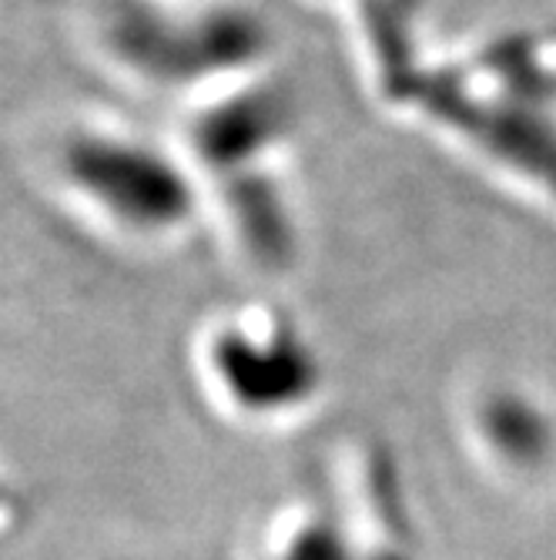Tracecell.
<instances>
[{"label": "cell", "instance_id": "2", "mask_svg": "<svg viewBox=\"0 0 556 560\" xmlns=\"http://www.w3.org/2000/svg\"><path fill=\"white\" fill-rule=\"evenodd\" d=\"M55 172L78 206L134 242H165L191 229L205 188L185 155L115 128H74L55 151Z\"/></svg>", "mask_w": 556, "mask_h": 560}, {"label": "cell", "instance_id": "4", "mask_svg": "<svg viewBox=\"0 0 556 560\" xmlns=\"http://www.w3.org/2000/svg\"><path fill=\"white\" fill-rule=\"evenodd\" d=\"M295 128L292 94L256 74L201 101L185 138V159L201 182L272 165Z\"/></svg>", "mask_w": 556, "mask_h": 560}, {"label": "cell", "instance_id": "3", "mask_svg": "<svg viewBox=\"0 0 556 560\" xmlns=\"http://www.w3.org/2000/svg\"><path fill=\"white\" fill-rule=\"evenodd\" d=\"M205 373L241 417L288 413L319 389V360L295 323L275 313H238L205 342Z\"/></svg>", "mask_w": 556, "mask_h": 560}, {"label": "cell", "instance_id": "1", "mask_svg": "<svg viewBox=\"0 0 556 560\" xmlns=\"http://www.w3.org/2000/svg\"><path fill=\"white\" fill-rule=\"evenodd\" d=\"M100 50L128 78L158 91H222L262 74L272 34L241 4L168 8L158 0H108L97 11Z\"/></svg>", "mask_w": 556, "mask_h": 560}, {"label": "cell", "instance_id": "5", "mask_svg": "<svg viewBox=\"0 0 556 560\" xmlns=\"http://www.w3.org/2000/svg\"><path fill=\"white\" fill-rule=\"evenodd\" d=\"M209 195L251 266L265 272L292 266L298 242L295 206L272 165H256L212 178Z\"/></svg>", "mask_w": 556, "mask_h": 560}]
</instances>
